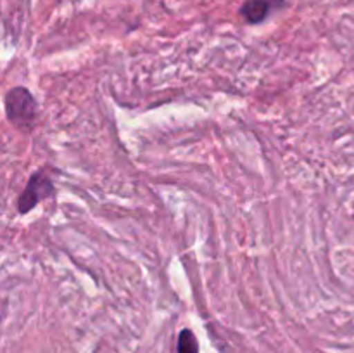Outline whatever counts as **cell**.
<instances>
[{
  "mask_svg": "<svg viewBox=\"0 0 354 353\" xmlns=\"http://www.w3.org/2000/svg\"><path fill=\"white\" fill-rule=\"evenodd\" d=\"M282 0H248L241 7V14L249 24H258L268 17L270 10Z\"/></svg>",
  "mask_w": 354,
  "mask_h": 353,
  "instance_id": "3",
  "label": "cell"
},
{
  "mask_svg": "<svg viewBox=\"0 0 354 353\" xmlns=\"http://www.w3.org/2000/svg\"><path fill=\"white\" fill-rule=\"evenodd\" d=\"M54 196V185H52L50 179L44 173H33L28 182L26 189L21 194L19 201V211L21 213H28L30 210H33L40 201L47 199V197Z\"/></svg>",
  "mask_w": 354,
  "mask_h": 353,
  "instance_id": "2",
  "label": "cell"
},
{
  "mask_svg": "<svg viewBox=\"0 0 354 353\" xmlns=\"http://www.w3.org/2000/svg\"><path fill=\"white\" fill-rule=\"evenodd\" d=\"M6 114L12 125L21 130H31L37 116V102L24 87L10 89L6 96Z\"/></svg>",
  "mask_w": 354,
  "mask_h": 353,
  "instance_id": "1",
  "label": "cell"
},
{
  "mask_svg": "<svg viewBox=\"0 0 354 353\" xmlns=\"http://www.w3.org/2000/svg\"><path fill=\"white\" fill-rule=\"evenodd\" d=\"M178 353H199V343L190 329H183L178 336Z\"/></svg>",
  "mask_w": 354,
  "mask_h": 353,
  "instance_id": "4",
  "label": "cell"
}]
</instances>
